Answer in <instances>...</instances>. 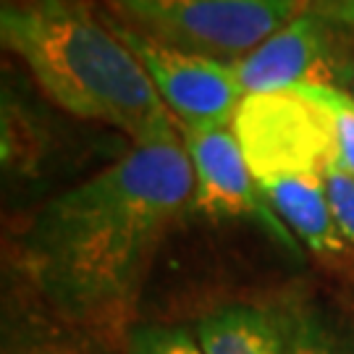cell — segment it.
<instances>
[{
	"mask_svg": "<svg viewBox=\"0 0 354 354\" xmlns=\"http://www.w3.org/2000/svg\"><path fill=\"white\" fill-rule=\"evenodd\" d=\"M342 35V26L330 24L307 8L250 55L234 61L231 68L244 95L276 92L299 84L336 87L346 92L354 45Z\"/></svg>",
	"mask_w": 354,
	"mask_h": 354,
	"instance_id": "8992f818",
	"label": "cell"
},
{
	"mask_svg": "<svg viewBox=\"0 0 354 354\" xmlns=\"http://www.w3.org/2000/svg\"><path fill=\"white\" fill-rule=\"evenodd\" d=\"M129 354H205L189 330L176 326H140L129 336Z\"/></svg>",
	"mask_w": 354,
	"mask_h": 354,
	"instance_id": "8fae6325",
	"label": "cell"
},
{
	"mask_svg": "<svg viewBox=\"0 0 354 354\" xmlns=\"http://www.w3.org/2000/svg\"><path fill=\"white\" fill-rule=\"evenodd\" d=\"M194 194L184 142L134 145L45 205L24 239L37 289L71 317L115 310L137 291L165 228Z\"/></svg>",
	"mask_w": 354,
	"mask_h": 354,
	"instance_id": "6da1fadb",
	"label": "cell"
},
{
	"mask_svg": "<svg viewBox=\"0 0 354 354\" xmlns=\"http://www.w3.org/2000/svg\"><path fill=\"white\" fill-rule=\"evenodd\" d=\"M349 87H352V97H354V53H352V68H349Z\"/></svg>",
	"mask_w": 354,
	"mask_h": 354,
	"instance_id": "9a60e30c",
	"label": "cell"
},
{
	"mask_svg": "<svg viewBox=\"0 0 354 354\" xmlns=\"http://www.w3.org/2000/svg\"><path fill=\"white\" fill-rule=\"evenodd\" d=\"M0 37L66 113L121 129L134 145L178 137L145 66L84 0L6 3Z\"/></svg>",
	"mask_w": 354,
	"mask_h": 354,
	"instance_id": "7a4b0ae2",
	"label": "cell"
},
{
	"mask_svg": "<svg viewBox=\"0 0 354 354\" xmlns=\"http://www.w3.org/2000/svg\"><path fill=\"white\" fill-rule=\"evenodd\" d=\"M286 354H339V346L320 317L302 313L289 326Z\"/></svg>",
	"mask_w": 354,
	"mask_h": 354,
	"instance_id": "4fadbf2b",
	"label": "cell"
},
{
	"mask_svg": "<svg viewBox=\"0 0 354 354\" xmlns=\"http://www.w3.org/2000/svg\"><path fill=\"white\" fill-rule=\"evenodd\" d=\"M178 134L187 147L192 174H194L192 205L207 215L254 218L286 250L297 252L294 234L283 226L276 210L268 205L266 194L244 160V152L234 131L231 129H203V131H178Z\"/></svg>",
	"mask_w": 354,
	"mask_h": 354,
	"instance_id": "52a82bcc",
	"label": "cell"
},
{
	"mask_svg": "<svg viewBox=\"0 0 354 354\" xmlns=\"http://www.w3.org/2000/svg\"><path fill=\"white\" fill-rule=\"evenodd\" d=\"M299 87H304V92L330 113L336 134V165L354 176V97L336 87H313V84H299Z\"/></svg>",
	"mask_w": 354,
	"mask_h": 354,
	"instance_id": "30bf717a",
	"label": "cell"
},
{
	"mask_svg": "<svg viewBox=\"0 0 354 354\" xmlns=\"http://www.w3.org/2000/svg\"><path fill=\"white\" fill-rule=\"evenodd\" d=\"M307 8L354 35V0H307Z\"/></svg>",
	"mask_w": 354,
	"mask_h": 354,
	"instance_id": "5bb4252c",
	"label": "cell"
},
{
	"mask_svg": "<svg viewBox=\"0 0 354 354\" xmlns=\"http://www.w3.org/2000/svg\"><path fill=\"white\" fill-rule=\"evenodd\" d=\"M205 354H286L281 326L268 310L228 304L205 315L197 326Z\"/></svg>",
	"mask_w": 354,
	"mask_h": 354,
	"instance_id": "9c48e42d",
	"label": "cell"
},
{
	"mask_svg": "<svg viewBox=\"0 0 354 354\" xmlns=\"http://www.w3.org/2000/svg\"><path fill=\"white\" fill-rule=\"evenodd\" d=\"M105 21L145 66L178 131L228 129L234 124L244 89L231 64L171 48L124 26L115 16Z\"/></svg>",
	"mask_w": 354,
	"mask_h": 354,
	"instance_id": "5b68a950",
	"label": "cell"
},
{
	"mask_svg": "<svg viewBox=\"0 0 354 354\" xmlns=\"http://www.w3.org/2000/svg\"><path fill=\"white\" fill-rule=\"evenodd\" d=\"M323 181H326L336 228L342 234L344 244L354 247V176L336 163H328L323 171Z\"/></svg>",
	"mask_w": 354,
	"mask_h": 354,
	"instance_id": "7c38bea8",
	"label": "cell"
},
{
	"mask_svg": "<svg viewBox=\"0 0 354 354\" xmlns=\"http://www.w3.org/2000/svg\"><path fill=\"white\" fill-rule=\"evenodd\" d=\"M118 21L178 50L228 58L250 55L307 11V0H102Z\"/></svg>",
	"mask_w": 354,
	"mask_h": 354,
	"instance_id": "3957f363",
	"label": "cell"
},
{
	"mask_svg": "<svg viewBox=\"0 0 354 354\" xmlns=\"http://www.w3.org/2000/svg\"><path fill=\"white\" fill-rule=\"evenodd\" d=\"M260 189L266 194L268 205L283 221V226L307 250H313L315 254L344 252L346 244L333 221L323 174H304V176L268 181Z\"/></svg>",
	"mask_w": 354,
	"mask_h": 354,
	"instance_id": "ba28073f",
	"label": "cell"
},
{
	"mask_svg": "<svg viewBox=\"0 0 354 354\" xmlns=\"http://www.w3.org/2000/svg\"><path fill=\"white\" fill-rule=\"evenodd\" d=\"M231 131L239 142L254 181L323 174L336 163L330 113L304 87L244 95Z\"/></svg>",
	"mask_w": 354,
	"mask_h": 354,
	"instance_id": "277c9868",
	"label": "cell"
}]
</instances>
